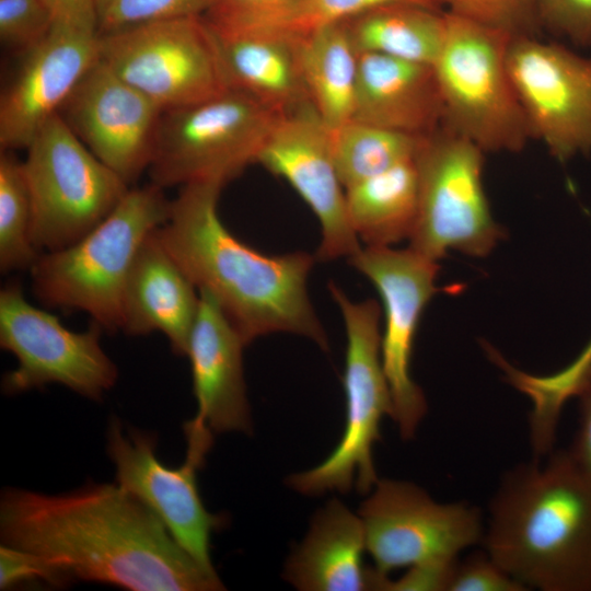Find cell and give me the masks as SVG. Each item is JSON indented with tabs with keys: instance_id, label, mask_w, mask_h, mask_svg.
<instances>
[{
	"instance_id": "6da1fadb",
	"label": "cell",
	"mask_w": 591,
	"mask_h": 591,
	"mask_svg": "<svg viewBox=\"0 0 591 591\" xmlns=\"http://www.w3.org/2000/svg\"><path fill=\"white\" fill-rule=\"evenodd\" d=\"M0 535L2 544L35 553L72 578L134 591L223 589L118 483L61 495L5 490Z\"/></svg>"
},
{
	"instance_id": "7a4b0ae2",
	"label": "cell",
	"mask_w": 591,
	"mask_h": 591,
	"mask_svg": "<svg viewBox=\"0 0 591 591\" xmlns=\"http://www.w3.org/2000/svg\"><path fill=\"white\" fill-rule=\"evenodd\" d=\"M222 188L219 183L182 186L158 228L163 245L198 291L215 298L246 346L264 335L291 333L328 350L308 292L315 257L268 255L239 240L218 212Z\"/></svg>"
},
{
	"instance_id": "3957f363",
	"label": "cell",
	"mask_w": 591,
	"mask_h": 591,
	"mask_svg": "<svg viewBox=\"0 0 591 591\" xmlns=\"http://www.w3.org/2000/svg\"><path fill=\"white\" fill-rule=\"evenodd\" d=\"M483 542L526 590L591 591V482L568 450L505 475Z\"/></svg>"
},
{
	"instance_id": "277c9868",
	"label": "cell",
	"mask_w": 591,
	"mask_h": 591,
	"mask_svg": "<svg viewBox=\"0 0 591 591\" xmlns=\"http://www.w3.org/2000/svg\"><path fill=\"white\" fill-rule=\"evenodd\" d=\"M170 210L163 188L152 183L130 187L79 241L39 254L30 269L36 299L49 308L83 311L105 331H121L130 267L143 240L165 223Z\"/></svg>"
},
{
	"instance_id": "5b68a950",
	"label": "cell",
	"mask_w": 591,
	"mask_h": 591,
	"mask_svg": "<svg viewBox=\"0 0 591 591\" xmlns=\"http://www.w3.org/2000/svg\"><path fill=\"white\" fill-rule=\"evenodd\" d=\"M447 30L432 65L443 125L486 152L517 153L532 135L507 63L513 36L445 11Z\"/></svg>"
},
{
	"instance_id": "8992f818",
	"label": "cell",
	"mask_w": 591,
	"mask_h": 591,
	"mask_svg": "<svg viewBox=\"0 0 591 591\" xmlns=\"http://www.w3.org/2000/svg\"><path fill=\"white\" fill-rule=\"evenodd\" d=\"M328 290L337 303L346 332L344 390L346 424L334 451L313 468L292 474L287 484L296 491L318 496L348 493L352 485L361 494L378 482L373 445L380 440V424L392 415V402L381 360V308L372 299L352 301L334 282Z\"/></svg>"
},
{
	"instance_id": "52a82bcc",
	"label": "cell",
	"mask_w": 591,
	"mask_h": 591,
	"mask_svg": "<svg viewBox=\"0 0 591 591\" xmlns=\"http://www.w3.org/2000/svg\"><path fill=\"white\" fill-rule=\"evenodd\" d=\"M279 114L227 89L201 102L163 111L148 169L150 183L225 185L256 158Z\"/></svg>"
},
{
	"instance_id": "ba28073f",
	"label": "cell",
	"mask_w": 591,
	"mask_h": 591,
	"mask_svg": "<svg viewBox=\"0 0 591 591\" xmlns=\"http://www.w3.org/2000/svg\"><path fill=\"white\" fill-rule=\"evenodd\" d=\"M25 150L32 240L40 253L79 241L130 188L85 147L59 114L42 126Z\"/></svg>"
},
{
	"instance_id": "9c48e42d",
	"label": "cell",
	"mask_w": 591,
	"mask_h": 591,
	"mask_svg": "<svg viewBox=\"0 0 591 591\" xmlns=\"http://www.w3.org/2000/svg\"><path fill=\"white\" fill-rule=\"evenodd\" d=\"M485 152L442 125L415 158L418 211L409 247L439 262L450 251L484 257L503 237L485 192Z\"/></svg>"
},
{
	"instance_id": "30bf717a",
	"label": "cell",
	"mask_w": 591,
	"mask_h": 591,
	"mask_svg": "<svg viewBox=\"0 0 591 591\" xmlns=\"http://www.w3.org/2000/svg\"><path fill=\"white\" fill-rule=\"evenodd\" d=\"M99 58L162 111L228 89L216 37L201 15L100 34Z\"/></svg>"
},
{
	"instance_id": "8fae6325",
	"label": "cell",
	"mask_w": 591,
	"mask_h": 591,
	"mask_svg": "<svg viewBox=\"0 0 591 591\" xmlns=\"http://www.w3.org/2000/svg\"><path fill=\"white\" fill-rule=\"evenodd\" d=\"M367 552L374 570L390 572L413 567L452 565L483 542L480 510L470 503H441L412 482L378 479L361 503Z\"/></svg>"
},
{
	"instance_id": "7c38bea8",
	"label": "cell",
	"mask_w": 591,
	"mask_h": 591,
	"mask_svg": "<svg viewBox=\"0 0 591 591\" xmlns=\"http://www.w3.org/2000/svg\"><path fill=\"white\" fill-rule=\"evenodd\" d=\"M103 328L95 322L73 332L49 312L32 305L19 282L0 291V346L18 359L2 380L3 391L16 394L58 383L99 401L118 378L116 364L103 350Z\"/></svg>"
},
{
	"instance_id": "4fadbf2b",
	"label": "cell",
	"mask_w": 591,
	"mask_h": 591,
	"mask_svg": "<svg viewBox=\"0 0 591 591\" xmlns=\"http://www.w3.org/2000/svg\"><path fill=\"white\" fill-rule=\"evenodd\" d=\"M380 294L384 314L381 360L401 437L412 439L427 413L424 392L410 372L415 335L422 312L438 291L439 266L413 248L362 247L348 258Z\"/></svg>"
},
{
	"instance_id": "5bb4252c",
	"label": "cell",
	"mask_w": 591,
	"mask_h": 591,
	"mask_svg": "<svg viewBox=\"0 0 591 591\" xmlns=\"http://www.w3.org/2000/svg\"><path fill=\"white\" fill-rule=\"evenodd\" d=\"M509 74L532 138L559 162L591 153V57L536 35L513 36Z\"/></svg>"
},
{
	"instance_id": "9a60e30c",
	"label": "cell",
	"mask_w": 591,
	"mask_h": 591,
	"mask_svg": "<svg viewBox=\"0 0 591 591\" xmlns=\"http://www.w3.org/2000/svg\"><path fill=\"white\" fill-rule=\"evenodd\" d=\"M187 455L178 467H169L155 454V438L147 432L124 431L117 419L107 430V452L116 467L117 483L140 499L163 522L176 542L213 577L210 558L212 531L223 518L206 510L199 496L196 471L204 463L212 438L188 433Z\"/></svg>"
},
{
	"instance_id": "2e32d148",
	"label": "cell",
	"mask_w": 591,
	"mask_h": 591,
	"mask_svg": "<svg viewBox=\"0 0 591 591\" xmlns=\"http://www.w3.org/2000/svg\"><path fill=\"white\" fill-rule=\"evenodd\" d=\"M256 163L287 181L313 211L321 228L318 260L350 258L362 248L347 217L332 129L311 103L278 116Z\"/></svg>"
},
{
	"instance_id": "e0dca14e",
	"label": "cell",
	"mask_w": 591,
	"mask_h": 591,
	"mask_svg": "<svg viewBox=\"0 0 591 591\" xmlns=\"http://www.w3.org/2000/svg\"><path fill=\"white\" fill-rule=\"evenodd\" d=\"M94 15L56 18L48 34L24 53L0 97L1 151L26 149L42 126L58 114L99 59Z\"/></svg>"
},
{
	"instance_id": "ac0fdd59",
	"label": "cell",
	"mask_w": 591,
	"mask_h": 591,
	"mask_svg": "<svg viewBox=\"0 0 591 591\" xmlns=\"http://www.w3.org/2000/svg\"><path fill=\"white\" fill-rule=\"evenodd\" d=\"M162 112L99 58L58 114L130 186L149 169Z\"/></svg>"
},
{
	"instance_id": "d6986e66",
	"label": "cell",
	"mask_w": 591,
	"mask_h": 591,
	"mask_svg": "<svg viewBox=\"0 0 591 591\" xmlns=\"http://www.w3.org/2000/svg\"><path fill=\"white\" fill-rule=\"evenodd\" d=\"M199 296L186 354L197 401L192 421L215 432H250L252 419L243 372L246 345L215 298L206 291H199Z\"/></svg>"
},
{
	"instance_id": "ffe728a7",
	"label": "cell",
	"mask_w": 591,
	"mask_h": 591,
	"mask_svg": "<svg viewBox=\"0 0 591 591\" xmlns=\"http://www.w3.org/2000/svg\"><path fill=\"white\" fill-rule=\"evenodd\" d=\"M199 291L163 245L158 228L141 243L123 296L121 331L131 336L160 332L186 356L198 313Z\"/></svg>"
},
{
	"instance_id": "44dd1931",
	"label": "cell",
	"mask_w": 591,
	"mask_h": 591,
	"mask_svg": "<svg viewBox=\"0 0 591 591\" xmlns=\"http://www.w3.org/2000/svg\"><path fill=\"white\" fill-rule=\"evenodd\" d=\"M352 119L426 137L443 125V105L432 66L358 53Z\"/></svg>"
},
{
	"instance_id": "7402d4cb",
	"label": "cell",
	"mask_w": 591,
	"mask_h": 591,
	"mask_svg": "<svg viewBox=\"0 0 591 591\" xmlns=\"http://www.w3.org/2000/svg\"><path fill=\"white\" fill-rule=\"evenodd\" d=\"M212 33L228 89L279 115L311 103L300 61L301 33L288 28Z\"/></svg>"
},
{
	"instance_id": "603a6c76",
	"label": "cell",
	"mask_w": 591,
	"mask_h": 591,
	"mask_svg": "<svg viewBox=\"0 0 591 591\" xmlns=\"http://www.w3.org/2000/svg\"><path fill=\"white\" fill-rule=\"evenodd\" d=\"M361 518L337 499L312 519L306 536L288 558L285 578L302 591L371 590V569Z\"/></svg>"
},
{
	"instance_id": "cb8c5ba5",
	"label": "cell",
	"mask_w": 591,
	"mask_h": 591,
	"mask_svg": "<svg viewBox=\"0 0 591 591\" xmlns=\"http://www.w3.org/2000/svg\"><path fill=\"white\" fill-rule=\"evenodd\" d=\"M349 223L366 246L409 240L418 211L415 159L345 188Z\"/></svg>"
},
{
	"instance_id": "d4e9b609",
	"label": "cell",
	"mask_w": 591,
	"mask_h": 591,
	"mask_svg": "<svg viewBox=\"0 0 591 591\" xmlns=\"http://www.w3.org/2000/svg\"><path fill=\"white\" fill-rule=\"evenodd\" d=\"M439 8L399 2L344 21L358 53L432 66L441 50L447 15Z\"/></svg>"
},
{
	"instance_id": "484cf974",
	"label": "cell",
	"mask_w": 591,
	"mask_h": 591,
	"mask_svg": "<svg viewBox=\"0 0 591 591\" xmlns=\"http://www.w3.org/2000/svg\"><path fill=\"white\" fill-rule=\"evenodd\" d=\"M300 61L311 104L331 129L354 116L358 51L343 22L301 33Z\"/></svg>"
},
{
	"instance_id": "4316f807",
	"label": "cell",
	"mask_w": 591,
	"mask_h": 591,
	"mask_svg": "<svg viewBox=\"0 0 591 591\" xmlns=\"http://www.w3.org/2000/svg\"><path fill=\"white\" fill-rule=\"evenodd\" d=\"M424 137L351 119L332 129L335 165L344 187L416 158Z\"/></svg>"
},
{
	"instance_id": "83f0119b",
	"label": "cell",
	"mask_w": 591,
	"mask_h": 591,
	"mask_svg": "<svg viewBox=\"0 0 591 591\" xmlns=\"http://www.w3.org/2000/svg\"><path fill=\"white\" fill-rule=\"evenodd\" d=\"M40 252L32 240V201L23 161L0 154V269H31Z\"/></svg>"
},
{
	"instance_id": "f1b7e54d",
	"label": "cell",
	"mask_w": 591,
	"mask_h": 591,
	"mask_svg": "<svg viewBox=\"0 0 591 591\" xmlns=\"http://www.w3.org/2000/svg\"><path fill=\"white\" fill-rule=\"evenodd\" d=\"M302 1L210 0L201 18L219 34L267 28L291 30Z\"/></svg>"
},
{
	"instance_id": "f546056e",
	"label": "cell",
	"mask_w": 591,
	"mask_h": 591,
	"mask_svg": "<svg viewBox=\"0 0 591 591\" xmlns=\"http://www.w3.org/2000/svg\"><path fill=\"white\" fill-rule=\"evenodd\" d=\"M210 0H93L100 34L176 18L199 16Z\"/></svg>"
},
{
	"instance_id": "4dcf8cb0",
	"label": "cell",
	"mask_w": 591,
	"mask_h": 591,
	"mask_svg": "<svg viewBox=\"0 0 591 591\" xmlns=\"http://www.w3.org/2000/svg\"><path fill=\"white\" fill-rule=\"evenodd\" d=\"M448 12L506 32L511 36L536 35V0H440Z\"/></svg>"
},
{
	"instance_id": "1f68e13d",
	"label": "cell",
	"mask_w": 591,
	"mask_h": 591,
	"mask_svg": "<svg viewBox=\"0 0 591 591\" xmlns=\"http://www.w3.org/2000/svg\"><path fill=\"white\" fill-rule=\"evenodd\" d=\"M590 369L591 340L573 362L557 373L533 375L522 372L518 379V387L530 398L532 408L537 414L555 417L560 415L565 402L576 395Z\"/></svg>"
},
{
	"instance_id": "d6a6232c",
	"label": "cell",
	"mask_w": 591,
	"mask_h": 591,
	"mask_svg": "<svg viewBox=\"0 0 591 591\" xmlns=\"http://www.w3.org/2000/svg\"><path fill=\"white\" fill-rule=\"evenodd\" d=\"M55 22L43 0H0V39L20 55L37 45Z\"/></svg>"
},
{
	"instance_id": "836d02e7",
	"label": "cell",
	"mask_w": 591,
	"mask_h": 591,
	"mask_svg": "<svg viewBox=\"0 0 591 591\" xmlns=\"http://www.w3.org/2000/svg\"><path fill=\"white\" fill-rule=\"evenodd\" d=\"M540 26L579 47H591V0H536Z\"/></svg>"
},
{
	"instance_id": "e575fe53",
	"label": "cell",
	"mask_w": 591,
	"mask_h": 591,
	"mask_svg": "<svg viewBox=\"0 0 591 591\" xmlns=\"http://www.w3.org/2000/svg\"><path fill=\"white\" fill-rule=\"evenodd\" d=\"M399 2L439 8L440 0H303L291 30L305 33L315 27L344 22L371 9Z\"/></svg>"
},
{
	"instance_id": "d590c367",
	"label": "cell",
	"mask_w": 591,
	"mask_h": 591,
	"mask_svg": "<svg viewBox=\"0 0 591 591\" xmlns=\"http://www.w3.org/2000/svg\"><path fill=\"white\" fill-rule=\"evenodd\" d=\"M72 577L44 557L5 544L0 546V589L21 582L44 581L55 587L66 586Z\"/></svg>"
},
{
	"instance_id": "8d00e7d4",
	"label": "cell",
	"mask_w": 591,
	"mask_h": 591,
	"mask_svg": "<svg viewBox=\"0 0 591 591\" xmlns=\"http://www.w3.org/2000/svg\"><path fill=\"white\" fill-rule=\"evenodd\" d=\"M485 551L457 560L447 591H525Z\"/></svg>"
},
{
	"instance_id": "74e56055",
	"label": "cell",
	"mask_w": 591,
	"mask_h": 591,
	"mask_svg": "<svg viewBox=\"0 0 591 591\" xmlns=\"http://www.w3.org/2000/svg\"><path fill=\"white\" fill-rule=\"evenodd\" d=\"M576 395L580 399L579 428L568 452L591 482V369L582 379Z\"/></svg>"
},
{
	"instance_id": "f35d334b",
	"label": "cell",
	"mask_w": 591,
	"mask_h": 591,
	"mask_svg": "<svg viewBox=\"0 0 591 591\" xmlns=\"http://www.w3.org/2000/svg\"><path fill=\"white\" fill-rule=\"evenodd\" d=\"M56 18L94 15L93 0H43Z\"/></svg>"
},
{
	"instance_id": "ab89813d",
	"label": "cell",
	"mask_w": 591,
	"mask_h": 591,
	"mask_svg": "<svg viewBox=\"0 0 591 591\" xmlns=\"http://www.w3.org/2000/svg\"><path fill=\"white\" fill-rule=\"evenodd\" d=\"M488 352H489V356L491 357V359H493V360L495 361V363H496L497 358L500 357V355L498 354V351L494 350L493 348H489V349H488ZM531 443H532V442H531ZM552 447H553V444H551V445H548V447H545V448H537V447H535V445L532 444V449H533V451H534V455H535V456H536V455H537V456H542V455L544 456V455H546L547 453L551 452Z\"/></svg>"
}]
</instances>
